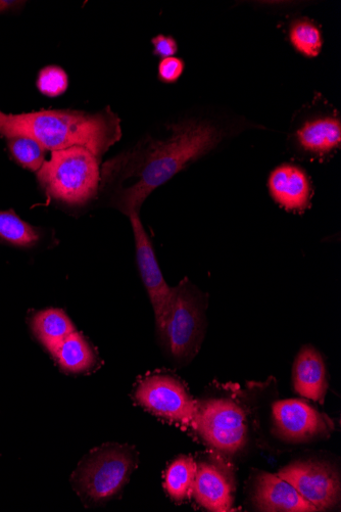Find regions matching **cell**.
Returning <instances> with one entry per match:
<instances>
[{"mask_svg": "<svg viewBox=\"0 0 341 512\" xmlns=\"http://www.w3.org/2000/svg\"><path fill=\"white\" fill-rule=\"evenodd\" d=\"M192 429L207 444L226 454L241 450L249 437L246 411L228 399L198 402Z\"/></svg>", "mask_w": 341, "mask_h": 512, "instance_id": "cell-7", "label": "cell"}, {"mask_svg": "<svg viewBox=\"0 0 341 512\" xmlns=\"http://www.w3.org/2000/svg\"><path fill=\"white\" fill-rule=\"evenodd\" d=\"M274 432L287 442H305L329 435L330 418L298 399L278 401L273 405Z\"/></svg>", "mask_w": 341, "mask_h": 512, "instance_id": "cell-11", "label": "cell"}, {"mask_svg": "<svg viewBox=\"0 0 341 512\" xmlns=\"http://www.w3.org/2000/svg\"><path fill=\"white\" fill-rule=\"evenodd\" d=\"M0 135L32 138L45 151L82 147L101 158L120 141L122 126L110 108L93 114L73 110L19 115L0 112Z\"/></svg>", "mask_w": 341, "mask_h": 512, "instance_id": "cell-2", "label": "cell"}, {"mask_svg": "<svg viewBox=\"0 0 341 512\" xmlns=\"http://www.w3.org/2000/svg\"><path fill=\"white\" fill-rule=\"evenodd\" d=\"M129 219L135 240L139 272L155 311L157 332H160L167 317L172 288L165 281L154 246L142 224L139 213L131 214Z\"/></svg>", "mask_w": 341, "mask_h": 512, "instance_id": "cell-10", "label": "cell"}, {"mask_svg": "<svg viewBox=\"0 0 341 512\" xmlns=\"http://www.w3.org/2000/svg\"><path fill=\"white\" fill-rule=\"evenodd\" d=\"M31 328L37 340L52 355L71 334L76 332L69 316L56 308L36 313L32 318Z\"/></svg>", "mask_w": 341, "mask_h": 512, "instance_id": "cell-17", "label": "cell"}, {"mask_svg": "<svg viewBox=\"0 0 341 512\" xmlns=\"http://www.w3.org/2000/svg\"><path fill=\"white\" fill-rule=\"evenodd\" d=\"M192 496L209 511H228L233 504V476L221 462L204 460L198 463Z\"/></svg>", "mask_w": 341, "mask_h": 512, "instance_id": "cell-13", "label": "cell"}, {"mask_svg": "<svg viewBox=\"0 0 341 512\" xmlns=\"http://www.w3.org/2000/svg\"><path fill=\"white\" fill-rule=\"evenodd\" d=\"M19 4H21V3H19V2H5V0H2V2H0V13H4V12H7V11H10L14 7H17Z\"/></svg>", "mask_w": 341, "mask_h": 512, "instance_id": "cell-25", "label": "cell"}, {"mask_svg": "<svg viewBox=\"0 0 341 512\" xmlns=\"http://www.w3.org/2000/svg\"><path fill=\"white\" fill-rule=\"evenodd\" d=\"M185 70V62L176 57L161 60L158 66V78L165 84L178 82Z\"/></svg>", "mask_w": 341, "mask_h": 512, "instance_id": "cell-23", "label": "cell"}, {"mask_svg": "<svg viewBox=\"0 0 341 512\" xmlns=\"http://www.w3.org/2000/svg\"><path fill=\"white\" fill-rule=\"evenodd\" d=\"M137 403L164 420L192 428L198 401L193 400L177 378L154 374L141 380L134 394Z\"/></svg>", "mask_w": 341, "mask_h": 512, "instance_id": "cell-8", "label": "cell"}, {"mask_svg": "<svg viewBox=\"0 0 341 512\" xmlns=\"http://www.w3.org/2000/svg\"><path fill=\"white\" fill-rule=\"evenodd\" d=\"M267 185L272 200L286 212L302 215L312 207V178L297 164L284 163L274 168Z\"/></svg>", "mask_w": 341, "mask_h": 512, "instance_id": "cell-12", "label": "cell"}, {"mask_svg": "<svg viewBox=\"0 0 341 512\" xmlns=\"http://www.w3.org/2000/svg\"><path fill=\"white\" fill-rule=\"evenodd\" d=\"M0 238L25 248L33 247L39 242L38 231L13 211H0Z\"/></svg>", "mask_w": 341, "mask_h": 512, "instance_id": "cell-20", "label": "cell"}, {"mask_svg": "<svg viewBox=\"0 0 341 512\" xmlns=\"http://www.w3.org/2000/svg\"><path fill=\"white\" fill-rule=\"evenodd\" d=\"M294 487L318 511L334 508L340 501V478L330 464L300 460L286 465L277 475Z\"/></svg>", "mask_w": 341, "mask_h": 512, "instance_id": "cell-9", "label": "cell"}, {"mask_svg": "<svg viewBox=\"0 0 341 512\" xmlns=\"http://www.w3.org/2000/svg\"><path fill=\"white\" fill-rule=\"evenodd\" d=\"M292 157L326 163L341 149V115L321 92L292 114L286 135Z\"/></svg>", "mask_w": 341, "mask_h": 512, "instance_id": "cell-3", "label": "cell"}, {"mask_svg": "<svg viewBox=\"0 0 341 512\" xmlns=\"http://www.w3.org/2000/svg\"><path fill=\"white\" fill-rule=\"evenodd\" d=\"M253 130L269 128L221 106L190 109L105 163L99 193L108 207L127 217L140 213L160 186Z\"/></svg>", "mask_w": 341, "mask_h": 512, "instance_id": "cell-1", "label": "cell"}, {"mask_svg": "<svg viewBox=\"0 0 341 512\" xmlns=\"http://www.w3.org/2000/svg\"><path fill=\"white\" fill-rule=\"evenodd\" d=\"M153 54L163 59L175 57L178 53V43L174 37L159 34L152 39Z\"/></svg>", "mask_w": 341, "mask_h": 512, "instance_id": "cell-24", "label": "cell"}, {"mask_svg": "<svg viewBox=\"0 0 341 512\" xmlns=\"http://www.w3.org/2000/svg\"><path fill=\"white\" fill-rule=\"evenodd\" d=\"M137 454L130 446L109 444L92 451L73 476L77 491L93 502L117 495L136 469Z\"/></svg>", "mask_w": 341, "mask_h": 512, "instance_id": "cell-6", "label": "cell"}, {"mask_svg": "<svg viewBox=\"0 0 341 512\" xmlns=\"http://www.w3.org/2000/svg\"><path fill=\"white\" fill-rule=\"evenodd\" d=\"M286 41L292 49L306 59L318 58L323 50L322 26L316 20L301 14H292L281 24Z\"/></svg>", "mask_w": 341, "mask_h": 512, "instance_id": "cell-16", "label": "cell"}, {"mask_svg": "<svg viewBox=\"0 0 341 512\" xmlns=\"http://www.w3.org/2000/svg\"><path fill=\"white\" fill-rule=\"evenodd\" d=\"M197 471L198 462L191 456H179L170 464L164 487L172 500L183 502L192 497Z\"/></svg>", "mask_w": 341, "mask_h": 512, "instance_id": "cell-19", "label": "cell"}, {"mask_svg": "<svg viewBox=\"0 0 341 512\" xmlns=\"http://www.w3.org/2000/svg\"><path fill=\"white\" fill-rule=\"evenodd\" d=\"M206 309L207 298L188 278L172 288L167 317L158 335L177 364H188L198 355L206 336Z\"/></svg>", "mask_w": 341, "mask_h": 512, "instance_id": "cell-5", "label": "cell"}, {"mask_svg": "<svg viewBox=\"0 0 341 512\" xmlns=\"http://www.w3.org/2000/svg\"><path fill=\"white\" fill-rule=\"evenodd\" d=\"M254 504L259 511L316 512L294 487L277 475L261 473L256 480Z\"/></svg>", "mask_w": 341, "mask_h": 512, "instance_id": "cell-14", "label": "cell"}, {"mask_svg": "<svg viewBox=\"0 0 341 512\" xmlns=\"http://www.w3.org/2000/svg\"><path fill=\"white\" fill-rule=\"evenodd\" d=\"M37 177L48 196L69 206H83L99 195L100 158L82 147L54 151Z\"/></svg>", "mask_w": 341, "mask_h": 512, "instance_id": "cell-4", "label": "cell"}, {"mask_svg": "<svg viewBox=\"0 0 341 512\" xmlns=\"http://www.w3.org/2000/svg\"><path fill=\"white\" fill-rule=\"evenodd\" d=\"M53 356L63 370L72 374L90 370L97 360L88 341L78 332L71 334Z\"/></svg>", "mask_w": 341, "mask_h": 512, "instance_id": "cell-18", "label": "cell"}, {"mask_svg": "<svg viewBox=\"0 0 341 512\" xmlns=\"http://www.w3.org/2000/svg\"><path fill=\"white\" fill-rule=\"evenodd\" d=\"M69 78L66 71L59 66L43 68L38 75L37 87L42 95L57 98L67 91Z\"/></svg>", "mask_w": 341, "mask_h": 512, "instance_id": "cell-22", "label": "cell"}, {"mask_svg": "<svg viewBox=\"0 0 341 512\" xmlns=\"http://www.w3.org/2000/svg\"><path fill=\"white\" fill-rule=\"evenodd\" d=\"M292 382L300 396L324 402L328 391L327 368L322 354L314 346L301 348L292 369Z\"/></svg>", "mask_w": 341, "mask_h": 512, "instance_id": "cell-15", "label": "cell"}, {"mask_svg": "<svg viewBox=\"0 0 341 512\" xmlns=\"http://www.w3.org/2000/svg\"><path fill=\"white\" fill-rule=\"evenodd\" d=\"M9 149L16 161L29 170L38 171L45 162V149L32 138L9 137Z\"/></svg>", "mask_w": 341, "mask_h": 512, "instance_id": "cell-21", "label": "cell"}]
</instances>
